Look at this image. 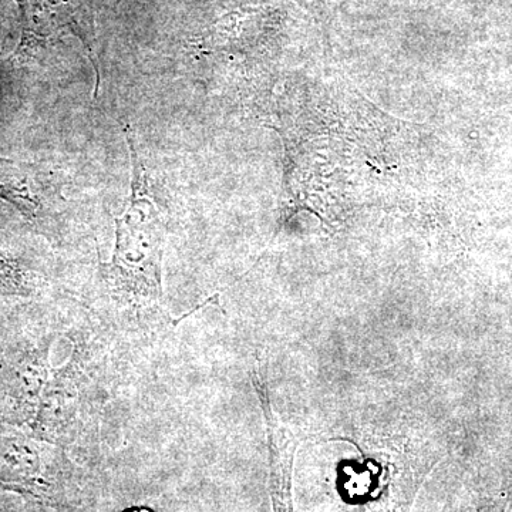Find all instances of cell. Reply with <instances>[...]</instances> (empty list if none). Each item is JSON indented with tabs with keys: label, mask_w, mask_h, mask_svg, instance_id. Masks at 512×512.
I'll list each match as a JSON object with an SVG mask.
<instances>
[{
	"label": "cell",
	"mask_w": 512,
	"mask_h": 512,
	"mask_svg": "<svg viewBox=\"0 0 512 512\" xmlns=\"http://www.w3.org/2000/svg\"><path fill=\"white\" fill-rule=\"evenodd\" d=\"M133 178L130 201L116 218V245L109 264L100 262L101 292L119 315L121 323L174 328L180 318L164 311L163 258L167 220L157 204L136 138L126 127Z\"/></svg>",
	"instance_id": "cell-1"
},
{
	"label": "cell",
	"mask_w": 512,
	"mask_h": 512,
	"mask_svg": "<svg viewBox=\"0 0 512 512\" xmlns=\"http://www.w3.org/2000/svg\"><path fill=\"white\" fill-rule=\"evenodd\" d=\"M20 10L22 37L16 55L30 52L49 40L70 33L83 43L96 73L99 93L101 74L94 50V22L90 0H16Z\"/></svg>",
	"instance_id": "cell-2"
},
{
	"label": "cell",
	"mask_w": 512,
	"mask_h": 512,
	"mask_svg": "<svg viewBox=\"0 0 512 512\" xmlns=\"http://www.w3.org/2000/svg\"><path fill=\"white\" fill-rule=\"evenodd\" d=\"M0 198L29 220H35L43 211V198L28 165L3 157H0Z\"/></svg>",
	"instance_id": "cell-3"
},
{
	"label": "cell",
	"mask_w": 512,
	"mask_h": 512,
	"mask_svg": "<svg viewBox=\"0 0 512 512\" xmlns=\"http://www.w3.org/2000/svg\"><path fill=\"white\" fill-rule=\"evenodd\" d=\"M20 295V293H29L23 284L20 269L0 254V295Z\"/></svg>",
	"instance_id": "cell-4"
},
{
	"label": "cell",
	"mask_w": 512,
	"mask_h": 512,
	"mask_svg": "<svg viewBox=\"0 0 512 512\" xmlns=\"http://www.w3.org/2000/svg\"><path fill=\"white\" fill-rule=\"evenodd\" d=\"M126 512H153V511L147 510V508H131V510H128Z\"/></svg>",
	"instance_id": "cell-5"
}]
</instances>
